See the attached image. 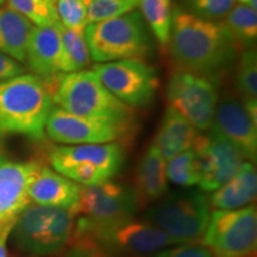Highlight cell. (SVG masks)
I'll use <instances>...</instances> for the list:
<instances>
[{
	"label": "cell",
	"mask_w": 257,
	"mask_h": 257,
	"mask_svg": "<svg viewBox=\"0 0 257 257\" xmlns=\"http://www.w3.org/2000/svg\"><path fill=\"white\" fill-rule=\"evenodd\" d=\"M76 214L66 208L29 205L16 218L12 237L17 248L31 256H50L69 245Z\"/></svg>",
	"instance_id": "5b68a950"
},
{
	"label": "cell",
	"mask_w": 257,
	"mask_h": 257,
	"mask_svg": "<svg viewBox=\"0 0 257 257\" xmlns=\"http://www.w3.org/2000/svg\"><path fill=\"white\" fill-rule=\"evenodd\" d=\"M201 244L216 257H256L257 211L253 205L212 212Z\"/></svg>",
	"instance_id": "9c48e42d"
},
{
	"label": "cell",
	"mask_w": 257,
	"mask_h": 257,
	"mask_svg": "<svg viewBox=\"0 0 257 257\" xmlns=\"http://www.w3.org/2000/svg\"><path fill=\"white\" fill-rule=\"evenodd\" d=\"M6 2V0H0V6H2L3 4H4V3Z\"/></svg>",
	"instance_id": "f35d334b"
},
{
	"label": "cell",
	"mask_w": 257,
	"mask_h": 257,
	"mask_svg": "<svg viewBox=\"0 0 257 257\" xmlns=\"http://www.w3.org/2000/svg\"><path fill=\"white\" fill-rule=\"evenodd\" d=\"M8 8L18 12L35 27L60 24L53 0H6Z\"/></svg>",
	"instance_id": "d4e9b609"
},
{
	"label": "cell",
	"mask_w": 257,
	"mask_h": 257,
	"mask_svg": "<svg viewBox=\"0 0 257 257\" xmlns=\"http://www.w3.org/2000/svg\"><path fill=\"white\" fill-rule=\"evenodd\" d=\"M212 127L239 149L244 159L255 162L257 157V123L243 102L225 96L218 100Z\"/></svg>",
	"instance_id": "2e32d148"
},
{
	"label": "cell",
	"mask_w": 257,
	"mask_h": 257,
	"mask_svg": "<svg viewBox=\"0 0 257 257\" xmlns=\"http://www.w3.org/2000/svg\"><path fill=\"white\" fill-rule=\"evenodd\" d=\"M224 25L229 29L239 46L252 47L257 38V11L245 5H234L224 18Z\"/></svg>",
	"instance_id": "cb8c5ba5"
},
{
	"label": "cell",
	"mask_w": 257,
	"mask_h": 257,
	"mask_svg": "<svg viewBox=\"0 0 257 257\" xmlns=\"http://www.w3.org/2000/svg\"><path fill=\"white\" fill-rule=\"evenodd\" d=\"M257 193V173L252 162H245L238 172L210 197V206L217 210H237L248 206L255 200Z\"/></svg>",
	"instance_id": "ffe728a7"
},
{
	"label": "cell",
	"mask_w": 257,
	"mask_h": 257,
	"mask_svg": "<svg viewBox=\"0 0 257 257\" xmlns=\"http://www.w3.org/2000/svg\"><path fill=\"white\" fill-rule=\"evenodd\" d=\"M63 47L69 64V73L86 69L92 62L85 31H75L61 24Z\"/></svg>",
	"instance_id": "4316f807"
},
{
	"label": "cell",
	"mask_w": 257,
	"mask_h": 257,
	"mask_svg": "<svg viewBox=\"0 0 257 257\" xmlns=\"http://www.w3.org/2000/svg\"><path fill=\"white\" fill-rule=\"evenodd\" d=\"M89 54L98 63L144 60L152 50L146 22L138 11L88 24L85 29Z\"/></svg>",
	"instance_id": "8992f818"
},
{
	"label": "cell",
	"mask_w": 257,
	"mask_h": 257,
	"mask_svg": "<svg viewBox=\"0 0 257 257\" xmlns=\"http://www.w3.org/2000/svg\"><path fill=\"white\" fill-rule=\"evenodd\" d=\"M48 83L53 104L69 113L134 125V108L115 98L91 69L60 74Z\"/></svg>",
	"instance_id": "3957f363"
},
{
	"label": "cell",
	"mask_w": 257,
	"mask_h": 257,
	"mask_svg": "<svg viewBox=\"0 0 257 257\" xmlns=\"http://www.w3.org/2000/svg\"><path fill=\"white\" fill-rule=\"evenodd\" d=\"M46 133L61 146L112 143L130 136L133 125L81 117L53 106L46 123Z\"/></svg>",
	"instance_id": "5bb4252c"
},
{
	"label": "cell",
	"mask_w": 257,
	"mask_h": 257,
	"mask_svg": "<svg viewBox=\"0 0 257 257\" xmlns=\"http://www.w3.org/2000/svg\"><path fill=\"white\" fill-rule=\"evenodd\" d=\"M32 27L34 25L18 12L8 6L0 8V53L24 63Z\"/></svg>",
	"instance_id": "7402d4cb"
},
{
	"label": "cell",
	"mask_w": 257,
	"mask_h": 257,
	"mask_svg": "<svg viewBox=\"0 0 257 257\" xmlns=\"http://www.w3.org/2000/svg\"><path fill=\"white\" fill-rule=\"evenodd\" d=\"M81 186L49 167L42 166L29 187L30 200L37 205L66 208L75 212Z\"/></svg>",
	"instance_id": "ac0fdd59"
},
{
	"label": "cell",
	"mask_w": 257,
	"mask_h": 257,
	"mask_svg": "<svg viewBox=\"0 0 257 257\" xmlns=\"http://www.w3.org/2000/svg\"><path fill=\"white\" fill-rule=\"evenodd\" d=\"M237 2H239L242 5L249 6V8L251 9L256 10L257 8V0H237Z\"/></svg>",
	"instance_id": "8d00e7d4"
},
{
	"label": "cell",
	"mask_w": 257,
	"mask_h": 257,
	"mask_svg": "<svg viewBox=\"0 0 257 257\" xmlns=\"http://www.w3.org/2000/svg\"><path fill=\"white\" fill-rule=\"evenodd\" d=\"M24 72L25 69L22 63L0 53V81L21 75Z\"/></svg>",
	"instance_id": "836d02e7"
},
{
	"label": "cell",
	"mask_w": 257,
	"mask_h": 257,
	"mask_svg": "<svg viewBox=\"0 0 257 257\" xmlns=\"http://www.w3.org/2000/svg\"><path fill=\"white\" fill-rule=\"evenodd\" d=\"M135 184L140 204L157 201L167 194L168 179L166 174V160L154 144L148 148L138 162Z\"/></svg>",
	"instance_id": "d6986e66"
},
{
	"label": "cell",
	"mask_w": 257,
	"mask_h": 257,
	"mask_svg": "<svg viewBox=\"0 0 257 257\" xmlns=\"http://www.w3.org/2000/svg\"><path fill=\"white\" fill-rule=\"evenodd\" d=\"M169 50L179 70L206 78L214 83L233 62L239 44L221 22L173 10Z\"/></svg>",
	"instance_id": "6da1fadb"
},
{
	"label": "cell",
	"mask_w": 257,
	"mask_h": 257,
	"mask_svg": "<svg viewBox=\"0 0 257 257\" xmlns=\"http://www.w3.org/2000/svg\"><path fill=\"white\" fill-rule=\"evenodd\" d=\"M140 207L137 193L118 181L81 186L76 218L92 226H110L133 219Z\"/></svg>",
	"instance_id": "30bf717a"
},
{
	"label": "cell",
	"mask_w": 257,
	"mask_h": 257,
	"mask_svg": "<svg viewBox=\"0 0 257 257\" xmlns=\"http://www.w3.org/2000/svg\"><path fill=\"white\" fill-rule=\"evenodd\" d=\"M140 14L148 24L150 31L161 46L169 42L172 27V2L170 0H138Z\"/></svg>",
	"instance_id": "603a6c76"
},
{
	"label": "cell",
	"mask_w": 257,
	"mask_h": 257,
	"mask_svg": "<svg viewBox=\"0 0 257 257\" xmlns=\"http://www.w3.org/2000/svg\"><path fill=\"white\" fill-rule=\"evenodd\" d=\"M88 0H56L55 9L60 23L64 28L75 31H85L88 25Z\"/></svg>",
	"instance_id": "f546056e"
},
{
	"label": "cell",
	"mask_w": 257,
	"mask_h": 257,
	"mask_svg": "<svg viewBox=\"0 0 257 257\" xmlns=\"http://www.w3.org/2000/svg\"><path fill=\"white\" fill-rule=\"evenodd\" d=\"M189 11L197 17L218 22L236 5V0H187Z\"/></svg>",
	"instance_id": "4dcf8cb0"
},
{
	"label": "cell",
	"mask_w": 257,
	"mask_h": 257,
	"mask_svg": "<svg viewBox=\"0 0 257 257\" xmlns=\"http://www.w3.org/2000/svg\"><path fill=\"white\" fill-rule=\"evenodd\" d=\"M51 91L46 80L21 74L0 81V142L21 135L41 141L46 135L48 115L53 108Z\"/></svg>",
	"instance_id": "7a4b0ae2"
},
{
	"label": "cell",
	"mask_w": 257,
	"mask_h": 257,
	"mask_svg": "<svg viewBox=\"0 0 257 257\" xmlns=\"http://www.w3.org/2000/svg\"><path fill=\"white\" fill-rule=\"evenodd\" d=\"M211 216L208 199L202 191L166 194L148 208L146 221L166 233L174 244L194 243L206 230Z\"/></svg>",
	"instance_id": "52a82bcc"
},
{
	"label": "cell",
	"mask_w": 257,
	"mask_h": 257,
	"mask_svg": "<svg viewBox=\"0 0 257 257\" xmlns=\"http://www.w3.org/2000/svg\"><path fill=\"white\" fill-rule=\"evenodd\" d=\"M192 149L197 160L198 185L202 192H213L226 184L245 160L238 148L213 127L207 134H199Z\"/></svg>",
	"instance_id": "4fadbf2b"
},
{
	"label": "cell",
	"mask_w": 257,
	"mask_h": 257,
	"mask_svg": "<svg viewBox=\"0 0 257 257\" xmlns=\"http://www.w3.org/2000/svg\"><path fill=\"white\" fill-rule=\"evenodd\" d=\"M5 161H6L5 155H4V154H3L2 150H0V165H2L3 162H5Z\"/></svg>",
	"instance_id": "74e56055"
},
{
	"label": "cell",
	"mask_w": 257,
	"mask_h": 257,
	"mask_svg": "<svg viewBox=\"0 0 257 257\" xmlns=\"http://www.w3.org/2000/svg\"><path fill=\"white\" fill-rule=\"evenodd\" d=\"M173 244L156 226L134 218L110 226H92L75 218L69 242V245L94 246L121 257L154 255Z\"/></svg>",
	"instance_id": "277c9868"
},
{
	"label": "cell",
	"mask_w": 257,
	"mask_h": 257,
	"mask_svg": "<svg viewBox=\"0 0 257 257\" xmlns=\"http://www.w3.org/2000/svg\"><path fill=\"white\" fill-rule=\"evenodd\" d=\"M138 0H88V24L119 17L137 8Z\"/></svg>",
	"instance_id": "f1b7e54d"
},
{
	"label": "cell",
	"mask_w": 257,
	"mask_h": 257,
	"mask_svg": "<svg viewBox=\"0 0 257 257\" xmlns=\"http://www.w3.org/2000/svg\"><path fill=\"white\" fill-rule=\"evenodd\" d=\"M166 174L167 179L181 187H192L199 184L197 160L192 148L166 161Z\"/></svg>",
	"instance_id": "484cf974"
},
{
	"label": "cell",
	"mask_w": 257,
	"mask_h": 257,
	"mask_svg": "<svg viewBox=\"0 0 257 257\" xmlns=\"http://www.w3.org/2000/svg\"><path fill=\"white\" fill-rule=\"evenodd\" d=\"M14 224L15 221H12V223L6 225L4 229L0 230V257H14L8 248V240L10 234H11Z\"/></svg>",
	"instance_id": "e575fe53"
},
{
	"label": "cell",
	"mask_w": 257,
	"mask_h": 257,
	"mask_svg": "<svg viewBox=\"0 0 257 257\" xmlns=\"http://www.w3.org/2000/svg\"><path fill=\"white\" fill-rule=\"evenodd\" d=\"M16 219H11V218L4 216V214L0 213V230H3L6 225H9L10 223H12V221H15Z\"/></svg>",
	"instance_id": "d590c367"
},
{
	"label": "cell",
	"mask_w": 257,
	"mask_h": 257,
	"mask_svg": "<svg viewBox=\"0 0 257 257\" xmlns=\"http://www.w3.org/2000/svg\"><path fill=\"white\" fill-rule=\"evenodd\" d=\"M64 257H121L104 249L88 245H70Z\"/></svg>",
	"instance_id": "d6a6232c"
},
{
	"label": "cell",
	"mask_w": 257,
	"mask_h": 257,
	"mask_svg": "<svg viewBox=\"0 0 257 257\" xmlns=\"http://www.w3.org/2000/svg\"><path fill=\"white\" fill-rule=\"evenodd\" d=\"M92 70L115 98L131 108L147 107L152 104L159 87L156 70L144 60L96 63Z\"/></svg>",
	"instance_id": "8fae6325"
},
{
	"label": "cell",
	"mask_w": 257,
	"mask_h": 257,
	"mask_svg": "<svg viewBox=\"0 0 257 257\" xmlns=\"http://www.w3.org/2000/svg\"><path fill=\"white\" fill-rule=\"evenodd\" d=\"M175 248H169L154 253V257H216L204 244H176Z\"/></svg>",
	"instance_id": "1f68e13d"
},
{
	"label": "cell",
	"mask_w": 257,
	"mask_h": 257,
	"mask_svg": "<svg viewBox=\"0 0 257 257\" xmlns=\"http://www.w3.org/2000/svg\"><path fill=\"white\" fill-rule=\"evenodd\" d=\"M168 107L178 112L199 131L212 127L218 104L214 83L195 74L178 70L170 76L167 85Z\"/></svg>",
	"instance_id": "7c38bea8"
},
{
	"label": "cell",
	"mask_w": 257,
	"mask_h": 257,
	"mask_svg": "<svg viewBox=\"0 0 257 257\" xmlns=\"http://www.w3.org/2000/svg\"><path fill=\"white\" fill-rule=\"evenodd\" d=\"M42 166L38 161L0 165V213L16 219L31 204L29 187Z\"/></svg>",
	"instance_id": "e0dca14e"
},
{
	"label": "cell",
	"mask_w": 257,
	"mask_h": 257,
	"mask_svg": "<svg viewBox=\"0 0 257 257\" xmlns=\"http://www.w3.org/2000/svg\"><path fill=\"white\" fill-rule=\"evenodd\" d=\"M237 87L243 96V102L257 101V55L249 48L243 51L237 69Z\"/></svg>",
	"instance_id": "83f0119b"
},
{
	"label": "cell",
	"mask_w": 257,
	"mask_h": 257,
	"mask_svg": "<svg viewBox=\"0 0 257 257\" xmlns=\"http://www.w3.org/2000/svg\"><path fill=\"white\" fill-rule=\"evenodd\" d=\"M124 161L125 150L118 142L60 144L49 152V162L54 170L82 186L101 184L114 178Z\"/></svg>",
	"instance_id": "ba28073f"
},
{
	"label": "cell",
	"mask_w": 257,
	"mask_h": 257,
	"mask_svg": "<svg viewBox=\"0 0 257 257\" xmlns=\"http://www.w3.org/2000/svg\"><path fill=\"white\" fill-rule=\"evenodd\" d=\"M25 62H28L34 75L43 80L69 73L61 23L49 27H32L27 44Z\"/></svg>",
	"instance_id": "9a60e30c"
},
{
	"label": "cell",
	"mask_w": 257,
	"mask_h": 257,
	"mask_svg": "<svg viewBox=\"0 0 257 257\" xmlns=\"http://www.w3.org/2000/svg\"><path fill=\"white\" fill-rule=\"evenodd\" d=\"M53 2H54V3H55V2H56V0H53Z\"/></svg>",
	"instance_id": "ab89813d"
},
{
	"label": "cell",
	"mask_w": 257,
	"mask_h": 257,
	"mask_svg": "<svg viewBox=\"0 0 257 257\" xmlns=\"http://www.w3.org/2000/svg\"><path fill=\"white\" fill-rule=\"evenodd\" d=\"M198 136L199 130L178 112L168 107L157 130L154 146L167 161L191 149Z\"/></svg>",
	"instance_id": "44dd1931"
}]
</instances>
